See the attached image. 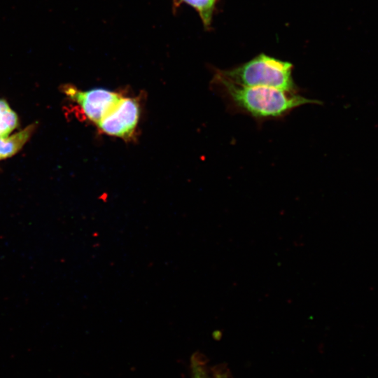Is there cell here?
Wrapping results in <instances>:
<instances>
[{"instance_id": "9c48e42d", "label": "cell", "mask_w": 378, "mask_h": 378, "mask_svg": "<svg viewBox=\"0 0 378 378\" xmlns=\"http://www.w3.org/2000/svg\"><path fill=\"white\" fill-rule=\"evenodd\" d=\"M216 377V378H223V375L220 374H218Z\"/></svg>"}, {"instance_id": "5b68a950", "label": "cell", "mask_w": 378, "mask_h": 378, "mask_svg": "<svg viewBox=\"0 0 378 378\" xmlns=\"http://www.w3.org/2000/svg\"><path fill=\"white\" fill-rule=\"evenodd\" d=\"M36 127L37 122H34L14 134L0 137V160L10 158L19 152L31 138Z\"/></svg>"}, {"instance_id": "6da1fadb", "label": "cell", "mask_w": 378, "mask_h": 378, "mask_svg": "<svg viewBox=\"0 0 378 378\" xmlns=\"http://www.w3.org/2000/svg\"><path fill=\"white\" fill-rule=\"evenodd\" d=\"M211 85L231 112L247 115L258 123L281 119L294 109L319 100L299 92L269 87H248L231 83L214 73Z\"/></svg>"}, {"instance_id": "277c9868", "label": "cell", "mask_w": 378, "mask_h": 378, "mask_svg": "<svg viewBox=\"0 0 378 378\" xmlns=\"http://www.w3.org/2000/svg\"><path fill=\"white\" fill-rule=\"evenodd\" d=\"M140 108L137 97L123 95L96 126L102 134L130 140L134 136L139 121Z\"/></svg>"}, {"instance_id": "52a82bcc", "label": "cell", "mask_w": 378, "mask_h": 378, "mask_svg": "<svg viewBox=\"0 0 378 378\" xmlns=\"http://www.w3.org/2000/svg\"><path fill=\"white\" fill-rule=\"evenodd\" d=\"M18 118L8 104L0 99V137H5L18 126Z\"/></svg>"}, {"instance_id": "3957f363", "label": "cell", "mask_w": 378, "mask_h": 378, "mask_svg": "<svg viewBox=\"0 0 378 378\" xmlns=\"http://www.w3.org/2000/svg\"><path fill=\"white\" fill-rule=\"evenodd\" d=\"M62 91L78 107L83 118L97 125L118 104L123 96L118 92L95 88L80 90L72 85H64Z\"/></svg>"}, {"instance_id": "8992f818", "label": "cell", "mask_w": 378, "mask_h": 378, "mask_svg": "<svg viewBox=\"0 0 378 378\" xmlns=\"http://www.w3.org/2000/svg\"><path fill=\"white\" fill-rule=\"evenodd\" d=\"M216 0H174V6L186 3L199 13L205 28L210 27Z\"/></svg>"}, {"instance_id": "ba28073f", "label": "cell", "mask_w": 378, "mask_h": 378, "mask_svg": "<svg viewBox=\"0 0 378 378\" xmlns=\"http://www.w3.org/2000/svg\"><path fill=\"white\" fill-rule=\"evenodd\" d=\"M192 378H207L204 369L196 358L192 359Z\"/></svg>"}, {"instance_id": "7a4b0ae2", "label": "cell", "mask_w": 378, "mask_h": 378, "mask_svg": "<svg viewBox=\"0 0 378 378\" xmlns=\"http://www.w3.org/2000/svg\"><path fill=\"white\" fill-rule=\"evenodd\" d=\"M293 64L260 53L249 61L229 69L214 72L237 85L248 87H269L299 92L300 89L293 77Z\"/></svg>"}]
</instances>
